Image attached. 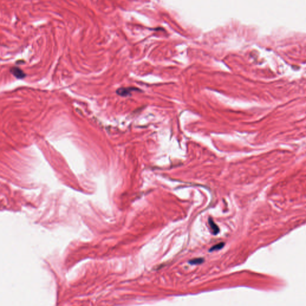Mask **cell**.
<instances>
[{
  "label": "cell",
  "mask_w": 306,
  "mask_h": 306,
  "mask_svg": "<svg viewBox=\"0 0 306 306\" xmlns=\"http://www.w3.org/2000/svg\"><path fill=\"white\" fill-rule=\"evenodd\" d=\"M12 74L16 77L17 78L22 79L24 78L25 77V74L24 73L23 71H22L20 68L17 67H13L10 70Z\"/></svg>",
  "instance_id": "2"
},
{
  "label": "cell",
  "mask_w": 306,
  "mask_h": 306,
  "mask_svg": "<svg viewBox=\"0 0 306 306\" xmlns=\"http://www.w3.org/2000/svg\"><path fill=\"white\" fill-rule=\"evenodd\" d=\"M224 245H225V244L223 242L216 244L210 248V249H209V252H213V251H215L220 250L224 248Z\"/></svg>",
  "instance_id": "5"
},
{
  "label": "cell",
  "mask_w": 306,
  "mask_h": 306,
  "mask_svg": "<svg viewBox=\"0 0 306 306\" xmlns=\"http://www.w3.org/2000/svg\"><path fill=\"white\" fill-rule=\"evenodd\" d=\"M209 224L210 226V227L212 231V233L214 235H216L218 234V233H219L220 232V228L219 227H218V226L215 223V222L213 221V220L211 218H209Z\"/></svg>",
  "instance_id": "3"
},
{
  "label": "cell",
  "mask_w": 306,
  "mask_h": 306,
  "mask_svg": "<svg viewBox=\"0 0 306 306\" xmlns=\"http://www.w3.org/2000/svg\"><path fill=\"white\" fill-rule=\"evenodd\" d=\"M137 91V88H132V87H128V88H120L117 91V93L121 96H127L130 95L132 91Z\"/></svg>",
  "instance_id": "1"
},
{
  "label": "cell",
  "mask_w": 306,
  "mask_h": 306,
  "mask_svg": "<svg viewBox=\"0 0 306 306\" xmlns=\"http://www.w3.org/2000/svg\"><path fill=\"white\" fill-rule=\"evenodd\" d=\"M204 261H205V259L203 258H195V259H191L188 261V263L190 264H191V265H198V264H202Z\"/></svg>",
  "instance_id": "4"
}]
</instances>
